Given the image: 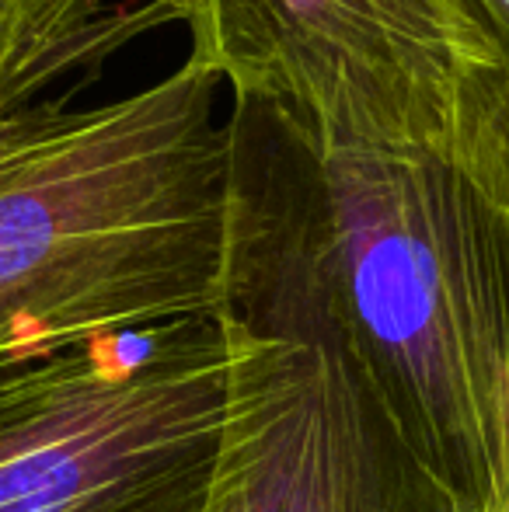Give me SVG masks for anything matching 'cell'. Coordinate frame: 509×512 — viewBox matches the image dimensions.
Returning <instances> with one entry per match:
<instances>
[{
    "mask_svg": "<svg viewBox=\"0 0 509 512\" xmlns=\"http://www.w3.org/2000/svg\"><path fill=\"white\" fill-rule=\"evenodd\" d=\"M189 60L325 147L429 154L509 206L506 70L461 0H175Z\"/></svg>",
    "mask_w": 509,
    "mask_h": 512,
    "instance_id": "cell-3",
    "label": "cell"
},
{
    "mask_svg": "<svg viewBox=\"0 0 509 512\" xmlns=\"http://www.w3.org/2000/svg\"><path fill=\"white\" fill-rule=\"evenodd\" d=\"M461 7L485 28L506 70V164H509V0H461Z\"/></svg>",
    "mask_w": 509,
    "mask_h": 512,
    "instance_id": "cell-7",
    "label": "cell"
},
{
    "mask_svg": "<svg viewBox=\"0 0 509 512\" xmlns=\"http://www.w3.org/2000/svg\"><path fill=\"white\" fill-rule=\"evenodd\" d=\"M227 411L206 512H461L307 272L227 213Z\"/></svg>",
    "mask_w": 509,
    "mask_h": 512,
    "instance_id": "cell-4",
    "label": "cell"
},
{
    "mask_svg": "<svg viewBox=\"0 0 509 512\" xmlns=\"http://www.w3.org/2000/svg\"><path fill=\"white\" fill-rule=\"evenodd\" d=\"M227 370L220 314L0 366V512H206Z\"/></svg>",
    "mask_w": 509,
    "mask_h": 512,
    "instance_id": "cell-5",
    "label": "cell"
},
{
    "mask_svg": "<svg viewBox=\"0 0 509 512\" xmlns=\"http://www.w3.org/2000/svg\"><path fill=\"white\" fill-rule=\"evenodd\" d=\"M499 512H509V488H506V499H503V506H499Z\"/></svg>",
    "mask_w": 509,
    "mask_h": 512,
    "instance_id": "cell-8",
    "label": "cell"
},
{
    "mask_svg": "<svg viewBox=\"0 0 509 512\" xmlns=\"http://www.w3.org/2000/svg\"><path fill=\"white\" fill-rule=\"evenodd\" d=\"M220 84L185 56L119 102L0 126V366L227 307Z\"/></svg>",
    "mask_w": 509,
    "mask_h": 512,
    "instance_id": "cell-2",
    "label": "cell"
},
{
    "mask_svg": "<svg viewBox=\"0 0 509 512\" xmlns=\"http://www.w3.org/2000/svg\"><path fill=\"white\" fill-rule=\"evenodd\" d=\"M227 213L325 297L394 429L461 512L509 488V206L429 154L325 147L234 102Z\"/></svg>",
    "mask_w": 509,
    "mask_h": 512,
    "instance_id": "cell-1",
    "label": "cell"
},
{
    "mask_svg": "<svg viewBox=\"0 0 509 512\" xmlns=\"http://www.w3.org/2000/svg\"><path fill=\"white\" fill-rule=\"evenodd\" d=\"M182 21L175 0H0V126L98 81L136 39Z\"/></svg>",
    "mask_w": 509,
    "mask_h": 512,
    "instance_id": "cell-6",
    "label": "cell"
}]
</instances>
